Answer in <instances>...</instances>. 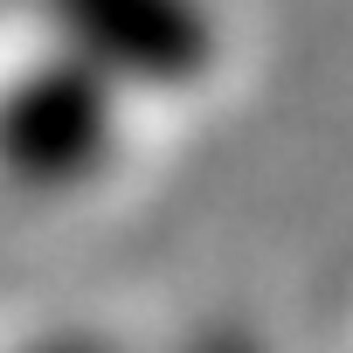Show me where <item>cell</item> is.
<instances>
[{
    "label": "cell",
    "instance_id": "6da1fadb",
    "mask_svg": "<svg viewBox=\"0 0 353 353\" xmlns=\"http://www.w3.org/2000/svg\"><path fill=\"white\" fill-rule=\"evenodd\" d=\"M63 42L104 83L181 90L215 63V21L201 0H49Z\"/></svg>",
    "mask_w": 353,
    "mask_h": 353
},
{
    "label": "cell",
    "instance_id": "7a4b0ae2",
    "mask_svg": "<svg viewBox=\"0 0 353 353\" xmlns=\"http://www.w3.org/2000/svg\"><path fill=\"white\" fill-rule=\"evenodd\" d=\"M111 125H104V77L97 70H56L28 77L8 104H0V159L28 181H77V173L104 166Z\"/></svg>",
    "mask_w": 353,
    "mask_h": 353
},
{
    "label": "cell",
    "instance_id": "3957f363",
    "mask_svg": "<svg viewBox=\"0 0 353 353\" xmlns=\"http://www.w3.org/2000/svg\"><path fill=\"white\" fill-rule=\"evenodd\" d=\"M215 353H243V346H215Z\"/></svg>",
    "mask_w": 353,
    "mask_h": 353
}]
</instances>
